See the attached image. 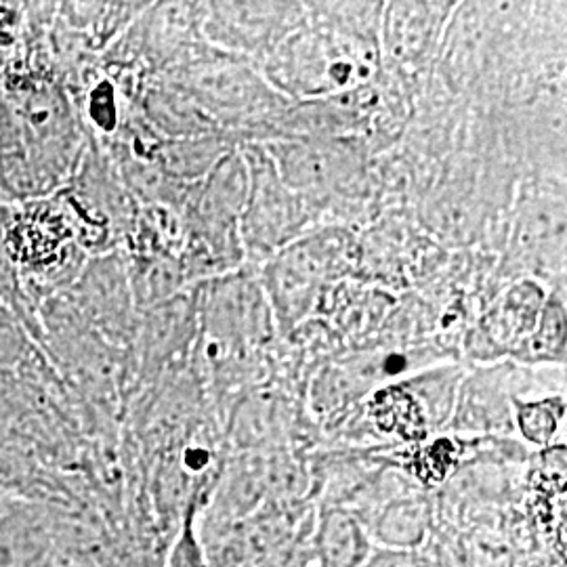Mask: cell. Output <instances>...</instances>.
Here are the masks:
<instances>
[{"instance_id": "6da1fadb", "label": "cell", "mask_w": 567, "mask_h": 567, "mask_svg": "<svg viewBox=\"0 0 567 567\" xmlns=\"http://www.w3.org/2000/svg\"><path fill=\"white\" fill-rule=\"evenodd\" d=\"M0 567H53V543L39 519L0 513Z\"/></svg>"}, {"instance_id": "7a4b0ae2", "label": "cell", "mask_w": 567, "mask_h": 567, "mask_svg": "<svg viewBox=\"0 0 567 567\" xmlns=\"http://www.w3.org/2000/svg\"><path fill=\"white\" fill-rule=\"evenodd\" d=\"M377 423L386 429L402 433L408 440H421L425 433V423L421 416V410L414 404V400L404 393L402 389H386L374 404Z\"/></svg>"}, {"instance_id": "3957f363", "label": "cell", "mask_w": 567, "mask_h": 567, "mask_svg": "<svg viewBox=\"0 0 567 567\" xmlns=\"http://www.w3.org/2000/svg\"><path fill=\"white\" fill-rule=\"evenodd\" d=\"M168 567H206L204 564L203 550L194 536V527H192V517L185 519L182 536L177 540V545L171 553Z\"/></svg>"}, {"instance_id": "277c9868", "label": "cell", "mask_w": 567, "mask_h": 567, "mask_svg": "<svg viewBox=\"0 0 567 567\" xmlns=\"http://www.w3.org/2000/svg\"><path fill=\"white\" fill-rule=\"evenodd\" d=\"M555 416L548 412L545 405H527L522 412V425L526 431L527 437L534 442H547L548 437L555 433Z\"/></svg>"}]
</instances>
